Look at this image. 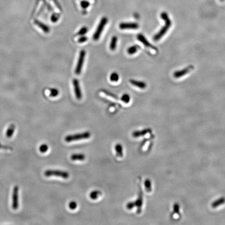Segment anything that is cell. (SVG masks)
<instances>
[{
	"label": "cell",
	"mask_w": 225,
	"mask_h": 225,
	"mask_svg": "<svg viewBox=\"0 0 225 225\" xmlns=\"http://www.w3.org/2000/svg\"><path fill=\"white\" fill-rule=\"evenodd\" d=\"M49 149V146L47 144H43L41 145L39 148V151L41 153H44L47 152Z\"/></svg>",
	"instance_id": "25"
},
{
	"label": "cell",
	"mask_w": 225,
	"mask_h": 225,
	"mask_svg": "<svg viewBox=\"0 0 225 225\" xmlns=\"http://www.w3.org/2000/svg\"><path fill=\"white\" fill-rule=\"evenodd\" d=\"M115 152L116 153V156L118 158H122L123 156V148L122 144H116L115 146Z\"/></svg>",
	"instance_id": "14"
},
{
	"label": "cell",
	"mask_w": 225,
	"mask_h": 225,
	"mask_svg": "<svg viewBox=\"0 0 225 225\" xmlns=\"http://www.w3.org/2000/svg\"><path fill=\"white\" fill-rule=\"evenodd\" d=\"M117 41H118V38L116 36H113L112 38L111 41H110V50L112 51H114L117 47Z\"/></svg>",
	"instance_id": "17"
},
{
	"label": "cell",
	"mask_w": 225,
	"mask_h": 225,
	"mask_svg": "<svg viewBox=\"0 0 225 225\" xmlns=\"http://www.w3.org/2000/svg\"><path fill=\"white\" fill-rule=\"evenodd\" d=\"M137 39L140 42H141L145 47L151 48L155 51H158V49L155 46L152 45L151 43H150L149 41L146 39V38L142 34H138L137 35Z\"/></svg>",
	"instance_id": "8"
},
{
	"label": "cell",
	"mask_w": 225,
	"mask_h": 225,
	"mask_svg": "<svg viewBox=\"0 0 225 225\" xmlns=\"http://www.w3.org/2000/svg\"><path fill=\"white\" fill-rule=\"evenodd\" d=\"M225 202V198H219V200L215 201L214 203H212V207L215 208L216 207H218L219 205H222Z\"/></svg>",
	"instance_id": "20"
},
{
	"label": "cell",
	"mask_w": 225,
	"mask_h": 225,
	"mask_svg": "<svg viewBox=\"0 0 225 225\" xmlns=\"http://www.w3.org/2000/svg\"><path fill=\"white\" fill-rule=\"evenodd\" d=\"M19 187L18 186H15L12 194V208L14 210L18 209L19 207Z\"/></svg>",
	"instance_id": "6"
},
{
	"label": "cell",
	"mask_w": 225,
	"mask_h": 225,
	"mask_svg": "<svg viewBox=\"0 0 225 225\" xmlns=\"http://www.w3.org/2000/svg\"><path fill=\"white\" fill-rule=\"evenodd\" d=\"M44 175L47 177L56 176L64 179H68L70 177V173L67 171H62L59 170H47L44 172Z\"/></svg>",
	"instance_id": "3"
},
{
	"label": "cell",
	"mask_w": 225,
	"mask_h": 225,
	"mask_svg": "<svg viewBox=\"0 0 225 225\" xmlns=\"http://www.w3.org/2000/svg\"><path fill=\"white\" fill-rule=\"evenodd\" d=\"M73 86L74 89L75 94L77 99H81L82 97V93H81L80 86L79 82L77 79L73 80Z\"/></svg>",
	"instance_id": "9"
},
{
	"label": "cell",
	"mask_w": 225,
	"mask_h": 225,
	"mask_svg": "<svg viewBox=\"0 0 225 225\" xmlns=\"http://www.w3.org/2000/svg\"><path fill=\"white\" fill-rule=\"evenodd\" d=\"M59 95V91L56 88H51L50 89V95L51 97H56Z\"/></svg>",
	"instance_id": "24"
},
{
	"label": "cell",
	"mask_w": 225,
	"mask_h": 225,
	"mask_svg": "<svg viewBox=\"0 0 225 225\" xmlns=\"http://www.w3.org/2000/svg\"><path fill=\"white\" fill-rule=\"evenodd\" d=\"M15 130V126L14 124H11L9 127L7 129L6 132V136L8 138H11L13 135L14 133Z\"/></svg>",
	"instance_id": "16"
},
{
	"label": "cell",
	"mask_w": 225,
	"mask_h": 225,
	"mask_svg": "<svg viewBox=\"0 0 225 225\" xmlns=\"http://www.w3.org/2000/svg\"><path fill=\"white\" fill-rule=\"evenodd\" d=\"M68 206H69V208H70V209H72V210H74L77 207V204L75 201H72V202H70L69 203Z\"/></svg>",
	"instance_id": "29"
},
{
	"label": "cell",
	"mask_w": 225,
	"mask_h": 225,
	"mask_svg": "<svg viewBox=\"0 0 225 225\" xmlns=\"http://www.w3.org/2000/svg\"><path fill=\"white\" fill-rule=\"evenodd\" d=\"M91 134L89 131H86L85 133H80L75 135H70L66 136L65 138V141L67 142H73L81 140L87 139L91 137Z\"/></svg>",
	"instance_id": "2"
},
{
	"label": "cell",
	"mask_w": 225,
	"mask_h": 225,
	"mask_svg": "<svg viewBox=\"0 0 225 225\" xmlns=\"http://www.w3.org/2000/svg\"><path fill=\"white\" fill-rule=\"evenodd\" d=\"M101 192L98 190H95L90 193V198L92 200H95L101 194Z\"/></svg>",
	"instance_id": "21"
},
{
	"label": "cell",
	"mask_w": 225,
	"mask_h": 225,
	"mask_svg": "<svg viewBox=\"0 0 225 225\" xmlns=\"http://www.w3.org/2000/svg\"><path fill=\"white\" fill-rule=\"evenodd\" d=\"M119 78V75L117 72H113L110 75V81L112 82H117L118 81Z\"/></svg>",
	"instance_id": "22"
},
{
	"label": "cell",
	"mask_w": 225,
	"mask_h": 225,
	"mask_svg": "<svg viewBox=\"0 0 225 225\" xmlns=\"http://www.w3.org/2000/svg\"><path fill=\"white\" fill-rule=\"evenodd\" d=\"M139 27V25L135 23H122L119 26V28L122 30L137 29Z\"/></svg>",
	"instance_id": "10"
},
{
	"label": "cell",
	"mask_w": 225,
	"mask_h": 225,
	"mask_svg": "<svg viewBox=\"0 0 225 225\" xmlns=\"http://www.w3.org/2000/svg\"><path fill=\"white\" fill-rule=\"evenodd\" d=\"M87 40H88V38L87 37L82 36V37L79 38L78 41L79 43H82L85 42Z\"/></svg>",
	"instance_id": "32"
},
{
	"label": "cell",
	"mask_w": 225,
	"mask_h": 225,
	"mask_svg": "<svg viewBox=\"0 0 225 225\" xmlns=\"http://www.w3.org/2000/svg\"><path fill=\"white\" fill-rule=\"evenodd\" d=\"M161 18H162L163 20H164L165 25L153 37V40L155 41L160 40V39L166 34L167 32H168L169 29L172 25V21L169 19L168 14L166 13V12L164 11L161 14Z\"/></svg>",
	"instance_id": "1"
},
{
	"label": "cell",
	"mask_w": 225,
	"mask_h": 225,
	"mask_svg": "<svg viewBox=\"0 0 225 225\" xmlns=\"http://www.w3.org/2000/svg\"><path fill=\"white\" fill-rule=\"evenodd\" d=\"M105 93H106V95H110V96H111V97H114V98H117V97H116V95H113V94H112V93H111L110 92H106V91H105Z\"/></svg>",
	"instance_id": "34"
},
{
	"label": "cell",
	"mask_w": 225,
	"mask_h": 225,
	"mask_svg": "<svg viewBox=\"0 0 225 225\" xmlns=\"http://www.w3.org/2000/svg\"><path fill=\"white\" fill-rule=\"evenodd\" d=\"M85 158H86V156L83 154H73L70 156V159L73 161H82L85 160Z\"/></svg>",
	"instance_id": "13"
},
{
	"label": "cell",
	"mask_w": 225,
	"mask_h": 225,
	"mask_svg": "<svg viewBox=\"0 0 225 225\" xmlns=\"http://www.w3.org/2000/svg\"><path fill=\"white\" fill-rule=\"evenodd\" d=\"M86 54V51L83 50H81V51L79 53L78 60L76 68L75 69V73H76V74H80L81 70H82V67H83L84 62H85Z\"/></svg>",
	"instance_id": "5"
},
{
	"label": "cell",
	"mask_w": 225,
	"mask_h": 225,
	"mask_svg": "<svg viewBox=\"0 0 225 225\" xmlns=\"http://www.w3.org/2000/svg\"><path fill=\"white\" fill-rule=\"evenodd\" d=\"M107 21H108V19L106 17H104L102 18L99 24L97 27V30H95V34H93V39L94 40L97 41L99 39L100 37L101 36L102 33L103 31L104 28H105L107 23Z\"/></svg>",
	"instance_id": "4"
},
{
	"label": "cell",
	"mask_w": 225,
	"mask_h": 225,
	"mask_svg": "<svg viewBox=\"0 0 225 225\" xmlns=\"http://www.w3.org/2000/svg\"><path fill=\"white\" fill-rule=\"evenodd\" d=\"M130 82L131 85H133V86H135L138 88L142 89H144L146 88V86H147L146 83L143 81H138V80H135L134 79H131L130 80Z\"/></svg>",
	"instance_id": "11"
},
{
	"label": "cell",
	"mask_w": 225,
	"mask_h": 225,
	"mask_svg": "<svg viewBox=\"0 0 225 225\" xmlns=\"http://www.w3.org/2000/svg\"><path fill=\"white\" fill-rule=\"evenodd\" d=\"M144 186L145 187V189L148 191H150L151 190V181L150 180L147 179L145 181Z\"/></svg>",
	"instance_id": "27"
},
{
	"label": "cell",
	"mask_w": 225,
	"mask_h": 225,
	"mask_svg": "<svg viewBox=\"0 0 225 225\" xmlns=\"http://www.w3.org/2000/svg\"><path fill=\"white\" fill-rule=\"evenodd\" d=\"M150 131H151V130H150L149 129H144L143 130L136 131H135L133 133V136L135 138L139 137L141 136H143V135H146V133H148Z\"/></svg>",
	"instance_id": "15"
},
{
	"label": "cell",
	"mask_w": 225,
	"mask_h": 225,
	"mask_svg": "<svg viewBox=\"0 0 225 225\" xmlns=\"http://www.w3.org/2000/svg\"><path fill=\"white\" fill-rule=\"evenodd\" d=\"M121 100L124 103H128L130 101V95H128V94H127V93L124 94L121 97Z\"/></svg>",
	"instance_id": "23"
},
{
	"label": "cell",
	"mask_w": 225,
	"mask_h": 225,
	"mask_svg": "<svg viewBox=\"0 0 225 225\" xmlns=\"http://www.w3.org/2000/svg\"><path fill=\"white\" fill-rule=\"evenodd\" d=\"M88 29L87 27H82L79 32H78L77 34L79 35V36H84L88 32Z\"/></svg>",
	"instance_id": "26"
},
{
	"label": "cell",
	"mask_w": 225,
	"mask_h": 225,
	"mask_svg": "<svg viewBox=\"0 0 225 225\" xmlns=\"http://www.w3.org/2000/svg\"><path fill=\"white\" fill-rule=\"evenodd\" d=\"M140 49L139 45H135L129 47L127 49V53L130 55H133L137 52Z\"/></svg>",
	"instance_id": "18"
},
{
	"label": "cell",
	"mask_w": 225,
	"mask_h": 225,
	"mask_svg": "<svg viewBox=\"0 0 225 225\" xmlns=\"http://www.w3.org/2000/svg\"><path fill=\"white\" fill-rule=\"evenodd\" d=\"M194 68V66L191 65L187 66V67L185 68L184 69H182L180 70H177L173 73V77L175 78H181L189 73L191 70H193Z\"/></svg>",
	"instance_id": "7"
},
{
	"label": "cell",
	"mask_w": 225,
	"mask_h": 225,
	"mask_svg": "<svg viewBox=\"0 0 225 225\" xmlns=\"http://www.w3.org/2000/svg\"><path fill=\"white\" fill-rule=\"evenodd\" d=\"M0 149H3V150H8V149H11V148L9 146H6V145H4L1 143L0 142Z\"/></svg>",
	"instance_id": "33"
},
{
	"label": "cell",
	"mask_w": 225,
	"mask_h": 225,
	"mask_svg": "<svg viewBox=\"0 0 225 225\" xmlns=\"http://www.w3.org/2000/svg\"><path fill=\"white\" fill-rule=\"evenodd\" d=\"M142 202H143L142 196L141 194H140L139 197V198L135 202V206L137 207L138 212H139V213L141 211V207H142Z\"/></svg>",
	"instance_id": "19"
},
{
	"label": "cell",
	"mask_w": 225,
	"mask_h": 225,
	"mask_svg": "<svg viewBox=\"0 0 225 225\" xmlns=\"http://www.w3.org/2000/svg\"><path fill=\"white\" fill-rule=\"evenodd\" d=\"M34 24L38 26L45 33H48L50 31V28L47 25H45L43 23L41 22L39 20H36L34 21Z\"/></svg>",
	"instance_id": "12"
},
{
	"label": "cell",
	"mask_w": 225,
	"mask_h": 225,
	"mask_svg": "<svg viewBox=\"0 0 225 225\" xmlns=\"http://www.w3.org/2000/svg\"><path fill=\"white\" fill-rule=\"evenodd\" d=\"M59 19V15L58 14H54L51 16V21L53 23H56Z\"/></svg>",
	"instance_id": "28"
},
{
	"label": "cell",
	"mask_w": 225,
	"mask_h": 225,
	"mask_svg": "<svg viewBox=\"0 0 225 225\" xmlns=\"http://www.w3.org/2000/svg\"><path fill=\"white\" fill-rule=\"evenodd\" d=\"M135 206V202H130L128 203L127 204V205H126L127 209H129V210L133 209Z\"/></svg>",
	"instance_id": "30"
},
{
	"label": "cell",
	"mask_w": 225,
	"mask_h": 225,
	"mask_svg": "<svg viewBox=\"0 0 225 225\" xmlns=\"http://www.w3.org/2000/svg\"><path fill=\"white\" fill-rule=\"evenodd\" d=\"M89 3L86 1H82L81 2V6L83 9H86L89 6Z\"/></svg>",
	"instance_id": "31"
},
{
	"label": "cell",
	"mask_w": 225,
	"mask_h": 225,
	"mask_svg": "<svg viewBox=\"0 0 225 225\" xmlns=\"http://www.w3.org/2000/svg\"><path fill=\"white\" fill-rule=\"evenodd\" d=\"M220 1H224V0H220Z\"/></svg>",
	"instance_id": "35"
}]
</instances>
